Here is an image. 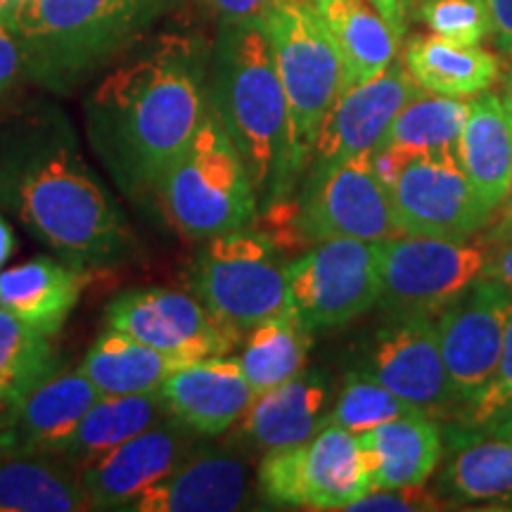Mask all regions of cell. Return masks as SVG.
Masks as SVG:
<instances>
[{"mask_svg":"<svg viewBox=\"0 0 512 512\" xmlns=\"http://www.w3.org/2000/svg\"><path fill=\"white\" fill-rule=\"evenodd\" d=\"M0 209L57 259L100 271L133 259L124 209L83 157L60 112H38L0 131Z\"/></svg>","mask_w":512,"mask_h":512,"instance_id":"cell-1","label":"cell"},{"mask_svg":"<svg viewBox=\"0 0 512 512\" xmlns=\"http://www.w3.org/2000/svg\"><path fill=\"white\" fill-rule=\"evenodd\" d=\"M209 107L207 55L195 38L162 36L119 64L86 100V133L128 200L155 197Z\"/></svg>","mask_w":512,"mask_h":512,"instance_id":"cell-2","label":"cell"},{"mask_svg":"<svg viewBox=\"0 0 512 512\" xmlns=\"http://www.w3.org/2000/svg\"><path fill=\"white\" fill-rule=\"evenodd\" d=\"M209 105L245 159L264 209L287 200L294 185L290 107L261 22L221 24L211 50Z\"/></svg>","mask_w":512,"mask_h":512,"instance_id":"cell-3","label":"cell"},{"mask_svg":"<svg viewBox=\"0 0 512 512\" xmlns=\"http://www.w3.org/2000/svg\"><path fill=\"white\" fill-rule=\"evenodd\" d=\"M171 0H19L8 15L27 79L67 95L143 43Z\"/></svg>","mask_w":512,"mask_h":512,"instance_id":"cell-4","label":"cell"},{"mask_svg":"<svg viewBox=\"0 0 512 512\" xmlns=\"http://www.w3.org/2000/svg\"><path fill=\"white\" fill-rule=\"evenodd\" d=\"M155 197L171 226L190 240L249 228L259 219V197L245 159L211 105L190 145L159 181Z\"/></svg>","mask_w":512,"mask_h":512,"instance_id":"cell-5","label":"cell"},{"mask_svg":"<svg viewBox=\"0 0 512 512\" xmlns=\"http://www.w3.org/2000/svg\"><path fill=\"white\" fill-rule=\"evenodd\" d=\"M261 24L290 107V171L297 181L311 162L325 114L347 88V69L311 0H283Z\"/></svg>","mask_w":512,"mask_h":512,"instance_id":"cell-6","label":"cell"},{"mask_svg":"<svg viewBox=\"0 0 512 512\" xmlns=\"http://www.w3.org/2000/svg\"><path fill=\"white\" fill-rule=\"evenodd\" d=\"M185 283L211 316L238 335L261 320L292 313L280 247L254 226L204 240Z\"/></svg>","mask_w":512,"mask_h":512,"instance_id":"cell-7","label":"cell"},{"mask_svg":"<svg viewBox=\"0 0 512 512\" xmlns=\"http://www.w3.org/2000/svg\"><path fill=\"white\" fill-rule=\"evenodd\" d=\"M489 240L396 235L377 242L380 294L377 306L389 316H434L489 264Z\"/></svg>","mask_w":512,"mask_h":512,"instance_id":"cell-8","label":"cell"},{"mask_svg":"<svg viewBox=\"0 0 512 512\" xmlns=\"http://www.w3.org/2000/svg\"><path fill=\"white\" fill-rule=\"evenodd\" d=\"M256 477L261 496L285 508L349 510L370 494L356 434L337 425H325L304 444L268 451Z\"/></svg>","mask_w":512,"mask_h":512,"instance_id":"cell-9","label":"cell"},{"mask_svg":"<svg viewBox=\"0 0 512 512\" xmlns=\"http://www.w3.org/2000/svg\"><path fill=\"white\" fill-rule=\"evenodd\" d=\"M297 230L302 245L339 238L380 242L403 235L392 195L375 176L370 152L311 164L297 200Z\"/></svg>","mask_w":512,"mask_h":512,"instance_id":"cell-10","label":"cell"},{"mask_svg":"<svg viewBox=\"0 0 512 512\" xmlns=\"http://www.w3.org/2000/svg\"><path fill=\"white\" fill-rule=\"evenodd\" d=\"M292 313L311 332L347 325L377 306V242L323 240L287 264Z\"/></svg>","mask_w":512,"mask_h":512,"instance_id":"cell-11","label":"cell"},{"mask_svg":"<svg viewBox=\"0 0 512 512\" xmlns=\"http://www.w3.org/2000/svg\"><path fill=\"white\" fill-rule=\"evenodd\" d=\"M105 325L185 363L226 356L240 342L238 332L211 316L192 294L166 287L119 292L105 306Z\"/></svg>","mask_w":512,"mask_h":512,"instance_id":"cell-12","label":"cell"},{"mask_svg":"<svg viewBox=\"0 0 512 512\" xmlns=\"http://www.w3.org/2000/svg\"><path fill=\"white\" fill-rule=\"evenodd\" d=\"M389 195L406 235L475 238L494 214L472 190L458 150L413 155Z\"/></svg>","mask_w":512,"mask_h":512,"instance_id":"cell-13","label":"cell"},{"mask_svg":"<svg viewBox=\"0 0 512 512\" xmlns=\"http://www.w3.org/2000/svg\"><path fill=\"white\" fill-rule=\"evenodd\" d=\"M510 309L512 290L494 278H479L439 311L441 356L460 408L479 401L489 387Z\"/></svg>","mask_w":512,"mask_h":512,"instance_id":"cell-14","label":"cell"},{"mask_svg":"<svg viewBox=\"0 0 512 512\" xmlns=\"http://www.w3.org/2000/svg\"><path fill=\"white\" fill-rule=\"evenodd\" d=\"M358 370L394 392L413 411L437 415L453 403L460 406L432 316H394L392 323L375 330Z\"/></svg>","mask_w":512,"mask_h":512,"instance_id":"cell-15","label":"cell"},{"mask_svg":"<svg viewBox=\"0 0 512 512\" xmlns=\"http://www.w3.org/2000/svg\"><path fill=\"white\" fill-rule=\"evenodd\" d=\"M200 437L174 415H166L79 470L93 510H128L195 451Z\"/></svg>","mask_w":512,"mask_h":512,"instance_id":"cell-16","label":"cell"},{"mask_svg":"<svg viewBox=\"0 0 512 512\" xmlns=\"http://www.w3.org/2000/svg\"><path fill=\"white\" fill-rule=\"evenodd\" d=\"M425 93L399 62L382 74L344 88L320 124L311 164L342 162L366 155L380 143L392 121L408 102Z\"/></svg>","mask_w":512,"mask_h":512,"instance_id":"cell-17","label":"cell"},{"mask_svg":"<svg viewBox=\"0 0 512 512\" xmlns=\"http://www.w3.org/2000/svg\"><path fill=\"white\" fill-rule=\"evenodd\" d=\"M100 389L79 370H55L0 415V458L57 456L83 415L100 399Z\"/></svg>","mask_w":512,"mask_h":512,"instance_id":"cell-18","label":"cell"},{"mask_svg":"<svg viewBox=\"0 0 512 512\" xmlns=\"http://www.w3.org/2000/svg\"><path fill=\"white\" fill-rule=\"evenodd\" d=\"M166 411L200 437H219L238 425L256 392L238 358L209 356L185 363L159 387Z\"/></svg>","mask_w":512,"mask_h":512,"instance_id":"cell-19","label":"cell"},{"mask_svg":"<svg viewBox=\"0 0 512 512\" xmlns=\"http://www.w3.org/2000/svg\"><path fill=\"white\" fill-rule=\"evenodd\" d=\"M249 498L245 460L226 448H195L171 475L131 503L133 512H228Z\"/></svg>","mask_w":512,"mask_h":512,"instance_id":"cell-20","label":"cell"},{"mask_svg":"<svg viewBox=\"0 0 512 512\" xmlns=\"http://www.w3.org/2000/svg\"><path fill=\"white\" fill-rule=\"evenodd\" d=\"M332 382L320 370H302L278 387L256 394L240 418V434L261 451L304 444L328 425Z\"/></svg>","mask_w":512,"mask_h":512,"instance_id":"cell-21","label":"cell"},{"mask_svg":"<svg viewBox=\"0 0 512 512\" xmlns=\"http://www.w3.org/2000/svg\"><path fill=\"white\" fill-rule=\"evenodd\" d=\"M93 271L69 261L36 256L0 271V306L48 337H57L76 309Z\"/></svg>","mask_w":512,"mask_h":512,"instance_id":"cell-22","label":"cell"},{"mask_svg":"<svg viewBox=\"0 0 512 512\" xmlns=\"http://www.w3.org/2000/svg\"><path fill=\"white\" fill-rule=\"evenodd\" d=\"M370 491L425 484L441 458V432L425 413H406L356 434Z\"/></svg>","mask_w":512,"mask_h":512,"instance_id":"cell-23","label":"cell"},{"mask_svg":"<svg viewBox=\"0 0 512 512\" xmlns=\"http://www.w3.org/2000/svg\"><path fill=\"white\" fill-rule=\"evenodd\" d=\"M458 157L472 190L489 211L508 195L512 176V110L494 93L470 102Z\"/></svg>","mask_w":512,"mask_h":512,"instance_id":"cell-24","label":"cell"},{"mask_svg":"<svg viewBox=\"0 0 512 512\" xmlns=\"http://www.w3.org/2000/svg\"><path fill=\"white\" fill-rule=\"evenodd\" d=\"M320 19L335 38L347 86L368 81L396 62L401 36L373 8L370 0H311Z\"/></svg>","mask_w":512,"mask_h":512,"instance_id":"cell-25","label":"cell"},{"mask_svg":"<svg viewBox=\"0 0 512 512\" xmlns=\"http://www.w3.org/2000/svg\"><path fill=\"white\" fill-rule=\"evenodd\" d=\"M403 62L422 91L446 98L484 93L501 74V62L494 53L482 46H460L437 34L413 36Z\"/></svg>","mask_w":512,"mask_h":512,"instance_id":"cell-26","label":"cell"},{"mask_svg":"<svg viewBox=\"0 0 512 512\" xmlns=\"http://www.w3.org/2000/svg\"><path fill=\"white\" fill-rule=\"evenodd\" d=\"M93 510L79 470L57 456L0 458V512Z\"/></svg>","mask_w":512,"mask_h":512,"instance_id":"cell-27","label":"cell"},{"mask_svg":"<svg viewBox=\"0 0 512 512\" xmlns=\"http://www.w3.org/2000/svg\"><path fill=\"white\" fill-rule=\"evenodd\" d=\"M166 415L171 413L166 411L159 389L145 394L100 396L60 446L57 458L81 470L83 465L124 444L126 439L136 437Z\"/></svg>","mask_w":512,"mask_h":512,"instance_id":"cell-28","label":"cell"},{"mask_svg":"<svg viewBox=\"0 0 512 512\" xmlns=\"http://www.w3.org/2000/svg\"><path fill=\"white\" fill-rule=\"evenodd\" d=\"M181 366H185L181 358L147 347L119 330L105 328L83 358L81 373L102 396H121L157 392L166 377Z\"/></svg>","mask_w":512,"mask_h":512,"instance_id":"cell-29","label":"cell"},{"mask_svg":"<svg viewBox=\"0 0 512 512\" xmlns=\"http://www.w3.org/2000/svg\"><path fill=\"white\" fill-rule=\"evenodd\" d=\"M311 335L294 313L266 318L247 330L238 363L256 394L302 373L311 351Z\"/></svg>","mask_w":512,"mask_h":512,"instance_id":"cell-30","label":"cell"},{"mask_svg":"<svg viewBox=\"0 0 512 512\" xmlns=\"http://www.w3.org/2000/svg\"><path fill=\"white\" fill-rule=\"evenodd\" d=\"M470 102L446 95H427L408 102L375 147H396L406 155L458 150Z\"/></svg>","mask_w":512,"mask_h":512,"instance_id":"cell-31","label":"cell"},{"mask_svg":"<svg viewBox=\"0 0 512 512\" xmlns=\"http://www.w3.org/2000/svg\"><path fill=\"white\" fill-rule=\"evenodd\" d=\"M444 486L460 501L512 503V439L465 444L448 463Z\"/></svg>","mask_w":512,"mask_h":512,"instance_id":"cell-32","label":"cell"},{"mask_svg":"<svg viewBox=\"0 0 512 512\" xmlns=\"http://www.w3.org/2000/svg\"><path fill=\"white\" fill-rule=\"evenodd\" d=\"M53 337L0 306V403H10L57 370Z\"/></svg>","mask_w":512,"mask_h":512,"instance_id":"cell-33","label":"cell"},{"mask_svg":"<svg viewBox=\"0 0 512 512\" xmlns=\"http://www.w3.org/2000/svg\"><path fill=\"white\" fill-rule=\"evenodd\" d=\"M406 413H413L406 401L361 370H351L344 377L337 401L332 403L328 425H337L351 434H361Z\"/></svg>","mask_w":512,"mask_h":512,"instance_id":"cell-34","label":"cell"},{"mask_svg":"<svg viewBox=\"0 0 512 512\" xmlns=\"http://www.w3.org/2000/svg\"><path fill=\"white\" fill-rule=\"evenodd\" d=\"M411 15L432 34L460 46H479L491 34L486 0H418Z\"/></svg>","mask_w":512,"mask_h":512,"instance_id":"cell-35","label":"cell"},{"mask_svg":"<svg viewBox=\"0 0 512 512\" xmlns=\"http://www.w3.org/2000/svg\"><path fill=\"white\" fill-rule=\"evenodd\" d=\"M512 399V309L505 323V335H503V347L501 356H498L494 377H491L486 392L479 396V401L472 406L463 408V427L470 434H482L489 422L503 411L505 403Z\"/></svg>","mask_w":512,"mask_h":512,"instance_id":"cell-36","label":"cell"},{"mask_svg":"<svg viewBox=\"0 0 512 512\" xmlns=\"http://www.w3.org/2000/svg\"><path fill=\"white\" fill-rule=\"evenodd\" d=\"M437 494L425 489V484L399 486V489L370 491L368 496L358 498L349 505V510L358 512H415V510H437Z\"/></svg>","mask_w":512,"mask_h":512,"instance_id":"cell-37","label":"cell"},{"mask_svg":"<svg viewBox=\"0 0 512 512\" xmlns=\"http://www.w3.org/2000/svg\"><path fill=\"white\" fill-rule=\"evenodd\" d=\"M22 79H27L24 46L10 19L0 17V100L8 98Z\"/></svg>","mask_w":512,"mask_h":512,"instance_id":"cell-38","label":"cell"},{"mask_svg":"<svg viewBox=\"0 0 512 512\" xmlns=\"http://www.w3.org/2000/svg\"><path fill=\"white\" fill-rule=\"evenodd\" d=\"M221 24L233 22H261L275 5L283 0H200Z\"/></svg>","mask_w":512,"mask_h":512,"instance_id":"cell-39","label":"cell"},{"mask_svg":"<svg viewBox=\"0 0 512 512\" xmlns=\"http://www.w3.org/2000/svg\"><path fill=\"white\" fill-rule=\"evenodd\" d=\"M491 15V34L496 36L498 46L512 50V0H486Z\"/></svg>","mask_w":512,"mask_h":512,"instance_id":"cell-40","label":"cell"},{"mask_svg":"<svg viewBox=\"0 0 512 512\" xmlns=\"http://www.w3.org/2000/svg\"><path fill=\"white\" fill-rule=\"evenodd\" d=\"M484 278H494L508 287V290H512V238L491 245Z\"/></svg>","mask_w":512,"mask_h":512,"instance_id":"cell-41","label":"cell"},{"mask_svg":"<svg viewBox=\"0 0 512 512\" xmlns=\"http://www.w3.org/2000/svg\"><path fill=\"white\" fill-rule=\"evenodd\" d=\"M373 8L380 12V15L392 24L396 34L403 36L408 27V17H411V10H408V0H370Z\"/></svg>","mask_w":512,"mask_h":512,"instance_id":"cell-42","label":"cell"},{"mask_svg":"<svg viewBox=\"0 0 512 512\" xmlns=\"http://www.w3.org/2000/svg\"><path fill=\"white\" fill-rule=\"evenodd\" d=\"M503 214H501V221H498V226L494 228V233L489 235V245H496V242H503V240H510L512 238V176H510V188H508V195H505L503 200Z\"/></svg>","mask_w":512,"mask_h":512,"instance_id":"cell-43","label":"cell"},{"mask_svg":"<svg viewBox=\"0 0 512 512\" xmlns=\"http://www.w3.org/2000/svg\"><path fill=\"white\" fill-rule=\"evenodd\" d=\"M482 434H489V437L498 439H512V399L505 403L503 411L489 422V427H486Z\"/></svg>","mask_w":512,"mask_h":512,"instance_id":"cell-44","label":"cell"},{"mask_svg":"<svg viewBox=\"0 0 512 512\" xmlns=\"http://www.w3.org/2000/svg\"><path fill=\"white\" fill-rule=\"evenodd\" d=\"M17 247V238H15V230L8 221L0 216V271H3V266L8 264V259L15 252Z\"/></svg>","mask_w":512,"mask_h":512,"instance_id":"cell-45","label":"cell"},{"mask_svg":"<svg viewBox=\"0 0 512 512\" xmlns=\"http://www.w3.org/2000/svg\"><path fill=\"white\" fill-rule=\"evenodd\" d=\"M19 0H0V17H8Z\"/></svg>","mask_w":512,"mask_h":512,"instance_id":"cell-46","label":"cell"},{"mask_svg":"<svg viewBox=\"0 0 512 512\" xmlns=\"http://www.w3.org/2000/svg\"><path fill=\"white\" fill-rule=\"evenodd\" d=\"M505 102H508V107L512 110V74H510V79H508V98H505Z\"/></svg>","mask_w":512,"mask_h":512,"instance_id":"cell-47","label":"cell"},{"mask_svg":"<svg viewBox=\"0 0 512 512\" xmlns=\"http://www.w3.org/2000/svg\"><path fill=\"white\" fill-rule=\"evenodd\" d=\"M415 3H418V0H408V10L413 12V8H415Z\"/></svg>","mask_w":512,"mask_h":512,"instance_id":"cell-48","label":"cell"}]
</instances>
